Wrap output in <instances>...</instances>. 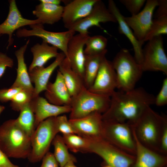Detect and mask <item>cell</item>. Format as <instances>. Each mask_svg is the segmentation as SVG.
<instances>
[{
  "label": "cell",
  "instance_id": "cell-1",
  "mask_svg": "<svg viewBox=\"0 0 167 167\" xmlns=\"http://www.w3.org/2000/svg\"><path fill=\"white\" fill-rule=\"evenodd\" d=\"M155 97L142 87L127 92L115 91L110 96L109 109L102 114L103 121L132 126L148 107L155 104Z\"/></svg>",
  "mask_w": 167,
  "mask_h": 167
},
{
  "label": "cell",
  "instance_id": "cell-2",
  "mask_svg": "<svg viewBox=\"0 0 167 167\" xmlns=\"http://www.w3.org/2000/svg\"><path fill=\"white\" fill-rule=\"evenodd\" d=\"M0 149L9 157L28 158L31 152V138L19 126L15 119L0 126Z\"/></svg>",
  "mask_w": 167,
  "mask_h": 167
},
{
  "label": "cell",
  "instance_id": "cell-3",
  "mask_svg": "<svg viewBox=\"0 0 167 167\" xmlns=\"http://www.w3.org/2000/svg\"><path fill=\"white\" fill-rule=\"evenodd\" d=\"M166 122V116L161 115L150 106L131 126L137 138L141 144L159 152L160 138Z\"/></svg>",
  "mask_w": 167,
  "mask_h": 167
},
{
  "label": "cell",
  "instance_id": "cell-4",
  "mask_svg": "<svg viewBox=\"0 0 167 167\" xmlns=\"http://www.w3.org/2000/svg\"><path fill=\"white\" fill-rule=\"evenodd\" d=\"M112 62L116 74L117 88L122 92L134 89L143 72L134 57L128 50L123 48L116 54Z\"/></svg>",
  "mask_w": 167,
  "mask_h": 167
},
{
  "label": "cell",
  "instance_id": "cell-5",
  "mask_svg": "<svg viewBox=\"0 0 167 167\" xmlns=\"http://www.w3.org/2000/svg\"><path fill=\"white\" fill-rule=\"evenodd\" d=\"M110 96L94 93L85 87L72 97L69 119L81 118L92 113L103 114L109 109Z\"/></svg>",
  "mask_w": 167,
  "mask_h": 167
},
{
  "label": "cell",
  "instance_id": "cell-6",
  "mask_svg": "<svg viewBox=\"0 0 167 167\" xmlns=\"http://www.w3.org/2000/svg\"><path fill=\"white\" fill-rule=\"evenodd\" d=\"M58 133L55 117L47 118L38 124L31 137V150L28 158L29 162L34 163L42 160Z\"/></svg>",
  "mask_w": 167,
  "mask_h": 167
},
{
  "label": "cell",
  "instance_id": "cell-7",
  "mask_svg": "<svg viewBox=\"0 0 167 167\" xmlns=\"http://www.w3.org/2000/svg\"><path fill=\"white\" fill-rule=\"evenodd\" d=\"M89 152L98 155L112 167H130L135 159V155L119 149L103 138L90 140Z\"/></svg>",
  "mask_w": 167,
  "mask_h": 167
},
{
  "label": "cell",
  "instance_id": "cell-8",
  "mask_svg": "<svg viewBox=\"0 0 167 167\" xmlns=\"http://www.w3.org/2000/svg\"><path fill=\"white\" fill-rule=\"evenodd\" d=\"M103 122L102 137L119 149L135 155L136 144L131 126L126 123Z\"/></svg>",
  "mask_w": 167,
  "mask_h": 167
},
{
  "label": "cell",
  "instance_id": "cell-9",
  "mask_svg": "<svg viewBox=\"0 0 167 167\" xmlns=\"http://www.w3.org/2000/svg\"><path fill=\"white\" fill-rule=\"evenodd\" d=\"M31 29L20 28L17 30L16 36L18 38L35 36L41 38L43 41L62 51L67 57L68 44L75 32L71 30L54 32L45 30L43 25L37 24L30 25Z\"/></svg>",
  "mask_w": 167,
  "mask_h": 167
},
{
  "label": "cell",
  "instance_id": "cell-10",
  "mask_svg": "<svg viewBox=\"0 0 167 167\" xmlns=\"http://www.w3.org/2000/svg\"><path fill=\"white\" fill-rule=\"evenodd\" d=\"M142 52L143 60L140 65L143 72L160 71L167 75V57L162 36L148 41Z\"/></svg>",
  "mask_w": 167,
  "mask_h": 167
},
{
  "label": "cell",
  "instance_id": "cell-11",
  "mask_svg": "<svg viewBox=\"0 0 167 167\" xmlns=\"http://www.w3.org/2000/svg\"><path fill=\"white\" fill-rule=\"evenodd\" d=\"M108 22H117L104 2L101 0H97L87 16L66 28L79 33L88 34V29L90 28L96 26L101 28V23Z\"/></svg>",
  "mask_w": 167,
  "mask_h": 167
},
{
  "label": "cell",
  "instance_id": "cell-12",
  "mask_svg": "<svg viewBox=\"0 0 167 167\" xmlns=\"http://www.w3.org/2000/svg\"><path fill=\"white\" fill-rule=\"evenodd\" d=\"M117 86L116 74L112 62L105 57L100 64L92 86L88 89L94 93L110 96Z\"/></svg>",
  "mask_w": 167,
  "mask_h": 167
},
{
  "label": "cell",
  "instance_id": "cell-13",
  "mask_svg": "<svg viewBox=\"0 0 167 167\" xmlns=\"http://www.w3.org/2000/svg\"><path fill=\"white\" fill-rule=\"evenodd\" d=\"M158 5V0H147L143 9L139 13L124 16L126 22L138 40L144 42L143 39L152 23L154 11Z\"/></svg>",
  "mask_w": 167,
  "mask_h": 167
},
{
  "label": "cell",
  "instance_id": "cell-14",
  "mask_svg": "<svg viewBox=\"0 0 167 167\" xmlns=\"http://www.w3.org/2000/svg\"><path fill=\"white\" fill-rule=\"evenodd\" d=\"M8 2V15L5 20L0 24V36L4 34H7L8 36L7 49L13 43L12 35L16 30L25 26L41 24L37 19H30L24 18L18 8L15 0H10Z\"/></svg>",
  "mask_w": 167,
  "mask_h": 167
},
{
  "label": "cell",
  "instance_id": "cell-15",
  "mask_svg": "<svg viewBox=\"0 0 167 167\" xmlns=\"http://www.w3.org/2000/svg\"><path fill=\"white\" fill-rule=\"evenodd\" d=\"M102 114L94 112L81 118L69 120L77 134L93 140L103 138V122Z\"/></svg>",
  "mask_w": 167,
  "mask_h": 167
},
{
  "label": "cell",
  "instance_id": "cell-16",
  "mask_svg": "<svg viewBox=\"0 0 167 167\" xmlns=\"http://www.w3.org/2000/svg\"><path fill=\"white\" fill-rule=\"evenodd\" d=\"M89 36L88 34L79 33L74 35L67 46V55L66 58L68 59L72 69L83 80L85 57L84 50Z\"/></svg>",
  "mask_w": 167,
  "mask_h": 167
},
{
  "label": "cell",
  "instance_id": "cell-17",
  "mask_svg": "<svg viewBox=\"0 0 167 167\" xmlns=\"http://www.w3.org/2000/svg\"><path fill=\"white\" fill-rule=\"evenodd\" d=\"M136 144L135 159L130 167H164L167 163V155L152 150L141 144L132 129Z\"/></svg>",
  "mask_w": 167,
  "mask_h": 167
},
{
  "label": "cell",
  "instance_id": "cell-18",
  "mask_svg": "<svg viewBox=\"0 0 167 167\" xmlns=\"http://www.w3.org/2000/svg\"><path fill=\"white\" fill-rule=\"evenodd\" d=\"M108 8L118 23L119 33L125 36L132 44L134 52V57L136 62L141 65L143 60L142 45L144 43L136 39L133 31L126 22L124 16L121 13L114 1H109Z\"/></svg>",
  "mask_w": 167,
  "mask_h": 167
},
{
  "label": "cell",
  "instance_id": "cell-19",
  "mask_svg": "<svg viewBox=\"0 0 167 167\" xmlns=\"http://www.w3.org/2000/svg\"><path fill=\"white\" fill-rule=\"evenodd\" d=\"M66 57L62 52L59 53L54 61L47 67H37L28 72L32 83L34 84L33 96L35 98L45 91L50 76L56 68Z\"/></svg>",
  "mask_w": 167,
  "mask_h": 167
},
{
  "label": "cell",
  "instance_id": "cell-20",
  "mask_svg": "<svg viewBox=\"0 0 167 167\" xmlns=\"http://www.w3.org/2000/svg\"><path fill=\"white\" fill-rule=\"evenodd\" d=\"M31 104L35 114L36 128L41 122L46 119L70 113L71 110L70 106L52 104L45 98L39 96L34 98Z\"/></svg>",
  "mask_w": 167,
  "mask_h": 167
},
{
  "label": "cell",
  "instance_id": "cell-21",
  "mask_svg": "<svg viewBox=\"0 0 167 167\" xmlns=\"http://www.w3.org/2000/svg\"><path fill=\"white\" fill-rule=\"evenodd\" d=\"M45 96V98L51 104L58 106H71L72 97L58 70H57L54 82L48 83Z\"/></svg>",
  "mask_w": 167,
  "mask_h": 167
},
{
  "label": "cell",
  "instance_id": "cell-22",
  "mask_svg": "<svg viewBox=\"0 0 167 167\" xmlns=\"http://www.w3.org/2000/svg\"><path fill=\"white\" fill-rule=\"evenodd\" d=\"M97 0H74L64 6L62 19L66 28L87 16Z\"/></svg>",
  "mask_w": 167,
  "mask_h": 167
},
{
  "label": "cell",
  "instance_id": "cell-23",
  "mask_svg": "<svg viewBox=\"0 0 167 167\" xmlns=\"http://www.w3.org/2000/svg\"><path fill=\"white\" fill-rule=\"evenodd\" d=\"M30 41L28 40L25 44L15 53L17 62L16 79L11 87L20 88L33 93L34 88L30 78L24 60V54Z\"/></svg>",
  "mask_w": 167,
  "mask_h": 167
},
{
  "label": "cell",
  "instance_id": "cell-24",
  "mask_svg": "<svg viewBox=\"0 0 167 167\" xmlns=\"http://www.w3.org/2000/svg\"><path fill=\"white\" fill-rule=\"evenodd\" d=\"M58 49L43 41L41 44L37 43L33 45L30 49L33 58L29 67L28 72L35 67L44 66L50 59L56 58L59 53Z\"/></svg>",
  "mask_w": 167,
  "mask_h": 167
},
{
  "label": "cell",
  "instance_id": "cell-25",
  "mask_svg": "<svg viewBox=\"0 0 167 167\" xmlns=\"http://www.w3.org/2000/svg\"><path fill=\"white\" fill-rule=\"evenodd\" d=\"M63 7L60 5L40 2L32 13L41 24H53L62 19Z\"/></svg>",
  "mask_w": 167,
  "mask_h": 167
},
{
  "label": "cell",
  "instance_id": "cell-26",
  "mask_svg": "<svg viewBox=\"0 0 167 167\" xmlns=\"http://www.w3.org/2000/svg\"><path fill=\"white\" fill-rule=\"evenodd\" d=\"M58 67V70L63 77L71 96H75L85 87L83 79L72 69L69 61L66 57Z\"/></svg>",
  "mask_w": 167,
  "mask_h": 167
},
{
  "label": "cell",
  "instance_id": "cell-27",
  "mask_svg": "<svg viewBox=\"0 0 167 167\" xmlns=\"http://www.w3.org/2000/svg\"><path fill=\"white\" fill-rule=\"evenodd\" d=\"M107 52L106 49L97 54L85 55L83 81L86 88L89 89L92 86L100 64L105 57Z\"/></svg>",
  "mask_w": 167,
  "mask_h": 167
},
{
  "label": "cell",
  "instance_id": "cell-28",
  "mask_svg": "<svg viewBox=\"0 0 167 167\" xmlns=\"http://www.w3.org/2000/svg\"><path fill=\"white\" fill-rule=\"evenodd\" d=\"M18 117L15 119L19 126L31 137L35 129V116L31 102L20 110Z\"/></svg>",
  "mask_w": 167,
  "mask_h": 167
},
{
  "label": "cell",
  "instance_id": "cell-29",
  "mask_svg": "<svg viewBox=\"0 0 167 167\" xmlns=\"http://www.w3.org/2000/svg\"><path fill=\"white\" fill-rule=\"evenodd\" d=\"M52 143L54 148L53 155L60 167H62L70 161L76 162V158L69 153V149L62 136L57 134Z\"/></svg>",
  "mask_w": 167,
  "mask_h": 167
},
{
  "label": "cell",
  "instance_id": "cell-30",
  "mask_svg": "<svg viewBox=\"0 0 167 167\" xmlns=\"http://www.w3.org/2000/svg\"><path fill=\"white\" fill-rule=\"evenodd\" d=\"M62 137L68 148L72 152H89L90 140L75 134L63 135Z\"/></svg>",
  "mask_w": 167,
  "mask_h": 167
},
{
  "label": "cell",
  "instance_id": "cell-31",
  "mask_svg": "<svg viewBox=\"0 0 167 167\" xmlns=\"http://www.w3.org/2000/svg\"><path fill=\"white\" fill-rule=\"evenodd\" d=\"M107 39L101 35L89 36L86 42L84 52L85 55H92L101 53L106 49Z\"/></svg>",
  "mask_w": 167,
  "mask_h": 167
},
{
  "label": "cell",
  "instance_id": "cell-32",
  "mask_svg": "<svg viewBox=\"0 0 167 167\" xmlns=\"http://www.w3.org/2000/svg\"><path fill=\"white\" fill-rule=\"evenodd\" d=\"M167 34V16L155 18L152 20L143 41H148L153 38Z\"/></svg>",
  "mask_w": 167,
  "mask_h": 167
},
{
  "label": "cell",
  "instance_id": "cell-33",
  "mask_svg": "<svg viewBox=\"0 0 167 167\" xmlns=\"http://www.w3.org/2000/svg\"><path fill=\"white\" fill-rule=\"evenodd\" d=\"M34 98L33 92L22 89L14 96L10 101V105L13 110L19 112L24 106L30 103Z\"/></svg>",
  "mask_w": 167,
  "mask_h": 167
},
{
  "label": "cell",
  "instance_id": "cell-34",
  "mask_svg": "<svg viewBox=\"0 0 167 167\" xmlns=\"http://www.w3.org/2000/svg\"><path fill=\"white\" fill-rule=\"evenodd\" d=\"M55 123L58 133L63 135L75 134L76 131L65 114L55 117Z\"/></svg>",
  "mask_w": 167,
  "mask_h": 167
},
{
  "label": "cell",
  "instance_id": "cell-35",
  "mask_svg": "<svg viewBox=\"0 0 167 167\" xmlns=\"http://www.w3.org/2000/svg\"><path fill=\"white\" fill-rule=\"evenodd\" d=\"M123 4L130 13L131 15L139 13L146 2L145 0H120Z\"/></svg>",
  "mask_w": 167,
  "mask_h": 167
},
{
  "label": "cell",
  "instance_id": "cell-36",
  "mask_svg": "<svg viewBox=\"0 0 167 167\" xmlns=\"http://www.w3.org/2000/svg\"><path fill=\"white\" fill-rule=\"evenodd\" d=\"M167 104V78L163 80L161 88L156 97L155 104L158 106H164Z\"/></svg>",
  "mask_w": 167,
  "mask_h": 167
},
{
  "label": "cell",
  "instance_id": "cell-37",
  "mask_svg": "<svg viewBox=\"0 0 167 167\" xmlns=\"http://www.w3.org/2000/svg\"><path fill=\"white\" fill-rule=\"evenodd\" d=\"M22 89L11 87L0 89V102L6 103L11 101L15 94Z\"/></svg>",
  "mask_w": 167,
  "mask_h": 167
},
{
  "label": "cell",
  "instance_id": "cell-38",
  "mask_svg": "<svg viewBox=\"0 0 167 167\" xmlns=\"http://www.w3.org/2000/svg\"><path fill=\"white\" fill-rule=\"evenodd\" d=\"M14 65V61L11 58L0 52V78L4 74L7 68H12Z\"/></svg>",
  "mask_w": 167,
  "mask_h": 167
},
{
  "label": "cell",
  "instance_id": "cell-39",
  "mask_svg": "<svg viewBox=\"0 0 167 167\" xmlns=\"http://www.w3.org/2000/svg\"><path fill=\"white\" fill-rule=\"evenodd\" d=\"M42 162L40 167H59L53 154L48 152L42 159Z\"/></svg>",
  "mask_w": 167,
  "mask_h": 167
},
{
  "label": "cell",
  "instance_id": "cell-40",
  "mask_svg": "<svg viewBox=\"0 0 167 167\" xmlns=\"http://www.w3.org/2000/svg\"><path fill=\"white\" fill-rule=\"evenodd\" d=\"M159 152L166 155L167 154V122L165 124L161 134Z\"/></svg>",
  "mask_w": 167,
  "mask_h": 167
},
{
  "label": "cell",
  "instance_id": "cell-41",
  "mask_svg": "<svg viewBox=\"0 0 167 167\" xmlns=\"http://www.w3.org/2000/svg\"><path fill=\"white\" fill-rule=\"evenodd\" d=\"M158 5L154 15L155 18L167 16V0H158Z\"/></svg>",
  "mask_w": 167,
  "mask_h": 167
},
{
  "label": "cell",
  "instance_id": "cell-42",
  "mask_svg": "<svg viewBox=\"0 0 167 167\" xmlns=\"http://www.w3.org/2000/svg\"><path fill=\"white\" fill-rule=\"evenodd\" d=\"M0 167H20L12 163L9 157L0 149Z\"/></svg>",
  "mask_w": 167,
  "mask_h": 167
},
{
  "label": "cell",
  "instance_id": "cell-43",
  "mask_svg": "<svg viewBox=\"0 0 167 167\" xmlns=\"http://www.w3.org/2000/svg\"><path fill=\"white\" fill-rule=\"evenodd\" d=\"M40 2L60 5L61 2L65 3L66 0H40Z\"/></svg>",
  "mask_w": 167,
  "mask_h": 167
},
{
  "label": "cell",
  "instance_id": "cell-44",
  "mask_svg": "<svg viewBox=\"0 0 167 167\" xmlns=\"http://www.w3.org/2000/svg\"><path fill=\"white\" fill-rule=\"evenodd\" d=\"M75 162L73 161H70L67 163L62 167H78L75 164Z\"/></svg>",
  "mask_w": 167,
  "mask_h": 167
},
{
  "label": "cell",
  "instance_id": "cell-45",
  "mask_svg": "<svg viewBox=\"0 0 167 167\" xmlns=\"http://www.w3.org/2000/svg\"><path fill=\"white\" fill-rule=\"evenodd\" d=\"M5 109V107L4 106L0 105V114Z\"/></svg>",
  "mask_w": 167,
  "mask_h": 167
},
{
  "label": "cell",
  "instance_id": "cell-46",
  "mask_svg": "<svg viewBox=\"0 0 167 167\" xmlns=\"http://www.w3.org/2000/svg\"><path fill=\"white\" fill-rule=\"evenodd\" d=\"M103 167H112L107 164H106Z\"/></svg>",
  "mask_w": 167,
  "mask_h": 167
},
{
  "label": "cell",
  "instance_id": "cell-47",
  "mask_svg": "<svg viewBox=\"0 0 167 167\" xmlns=\"http://www.w3.org/2000/svg\"><path fill=\"white\" fill-rule=\"evenodd\" d=\"M166 167V166H165V167Z\"/></svg>",
  "mask_w": 167,
  "mask_h": 167
}]
</instances>
